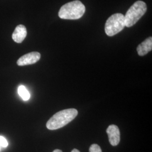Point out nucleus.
I'll return each mask as SVG.
<instances>
[{
	"label": "nucleus",
	"instance_id": "nucleus-1",
	"mask_svg": "<svg viewBox=\"0 0 152 152\" xmlns=\"http://www.w3.org/2000/svg\"><path fill=\"white\" fill-rule=\"evenodd\" d=\"M77 115L78 111L76 109H66L61 110L49 119L46 124V127L50 130L59 129L71 122Z\"/></svg>",
	"mask_w": 152,
	"mask_h": 152
},
{
	"label": "nucleus",
	"instance_id": "nucleus-2",
	"mask_svg": "<svg viewBox=\"0 0 152 152\" xmlns=\"http://www.w3.org/2000/svg\"><path fill=\"white\" fill-rule=\"evenodd\" d=\"M86 8L80 1H73L62 6L58 15L63 19L76 20L80 19L85 12Z\"/></svg>",
	"mask_w": 152,
	"mask_h": 152
},
{
	"label": "nucleus",
	"instance_id": "nucleus-3",
	"mask_svg": "<svg viewBox=\"0 0 152 152\" xmlns=\"http://www.w3.org/2000/svg\"><path fill=\"white\" fill-rule=\"evenodd\" d=\"M147 10V5L144 1H137L135 2L125 15V26L131 27L134 26L145 14Z\"/></svg>",
	"mask_w": 152,
	"mask_h": 152
},
{
	"label": "nucleus",
	"instance_id": "nucleus-4",
	"mask_svg": "<svg viewBox=\"0 0 152 152\" xmlns=\"http://www.w3.org/2000/svg\"><path fill=\"white\" fill-rule=\"evenodd\" d=\"M125 16L116 13L110 16L105 24V32L107 36L112 37L122 31L125 27Z\"/></svg>",
	"mask_w": 152,
	"mask_h": 152
},
{
	"label": "nucleus",
	"instance_id": "nucleus-5",
	"mask_svg": "<svg viewBox=\"0 0 152 152\" xmlns=\"http://www.w3.org/2000/svg\"><path fill=\"white\" fill-rule=\"evenodd\" d=\"M40 58L41 54L38 52H31L20 57L17 61V64L19 66L33 64L39 61Z\"/></svg>",
	"mask_w": 152,
	"mask_h": 152
},
{
	"label": "nucleus",
	"instance_id": "nucleus-6",
	"mask_svg": "<svg viewBox=\"0 0 152 152\" xmlns=\"http://www.w3.org/2000/svg\"><path fill=\"white\" fill-rule=\"evenodd\" d=\"M109 141L112 146L117 145L120 141V131L117 126L111 125L107 129Z\"/></svg>",
	"mask_w": 152,
	"mask_h": 152
},
{
	"label": "nucleus",
	"instance_id": "nucleus-7",
	"mask_svg": "<svg viewBox=\"0 0 152 152\" xmlns=\"http://www.w3.org/2000/svg\"><path fill=\"white\" fill-rule=\"evenodd\" d=\"M27 34V31L26 27L23 25L18 26L12 35V39L18 44H20L26 38Z\"/></svg>",
	"mask_w": 152,
	"mask_h": 152
},
{
	"label": "nucleus",
	"instance_id": "nucleus-8",
	"mask_svg": "<svg viewBox=\"0 0 152 152\" xmlns=\"http://www.w3.org/2000/svg\"><path fill=\"white\" fill-rule=\"evenodd\" d=\"M152 50V37H149L139 45L137 48V52L139 56H144Z\"/></svg>",
	"mask_w": 152,
	"mask_h": 152
},
{
	"label": "nucleus",
	"instance_id": "nucleus-9",
	"mask_svg": "<svg viewBox=\"0 0 152 152\" xmlns=\"http://www.w3.org/2000/svg\"><path fill=\"white\" fill-rule=\"evenodd\" d=\"M18 92L19 96L23 99V100L25 101L28 100L31 96L30 94L28 91L27 89L23 85L19 86L18 88Z\"/></svg>",
	"mask_w": 152,
	"mask_h": 152
},
{
	"label": "nucleus",
	"instance_id": "nucleus-10",
	"mask_svg": "<svg viewBox=\"0 0 152 152\" xmlns=\"http://www.w3.org/2000/svg\"><path fill=\"white\" fill-rule=\"evenodd\" d=\"M89 152H102V151L98 144H93L89 148Z\"/></svg>",
	"mask_w": 152,
	"mask_h": 152
},
{
	"label": "nucleus",
	"instance_id": "nucleus-11",
	"mask_svg": "<svg viewBox=\"0 0 152 152\" xmlns=\"http://www.w3.org/2000/svg\"><path fill=\"white\" fill-rule=\"evenodd\" d=\"M8 145V142L4 136H0V146L6 148Z\"/></svg>",
	"mask_w": 152,
	"mask_h": 152
},
{
	"label": "nucleus",
	"instance_id": "nucleus-12",
	"mask_svg": "<svg viewBox=\"0 0 152 152\" xmlns=\"http://www.w3.org/2000/svg\"><path fill=\"white\" fill-rule=\"evenodd\" d=\"M71 152H80L78 149H73Z\"/></svg>",
	"mask_w": 152,
	"mask_h": 152
},
{
	"label": "nucleus",
	"instance_id": "nucleus-13",
	"mask_svg": "<svg viewBox=\"0 0 152 152\" xmlns=\"http://www.w3.org/2000/svg\"><path fill=\"white\" fill-rule=\"evenodd\" d=\"M53 152H63L62 151H61L60 149H55Z\"/></svg>",
	"mask_w": 152,
	"mask_h": 152
},
{
	"label": "nucleus",
	"instance_id": "nucleus-14",
	"mask_svg": "<svg viewBox=\"0 0 152 152\" xmlns=\"http://www.w3.org/2000/svg\"><path fill=\"white\" fill-rule=\"evenodd\" d=\"M0 151H1V146H0Z\"/></svg>",
	"mask_w": 152,
	"mask_h": 152
}]
</instances>
